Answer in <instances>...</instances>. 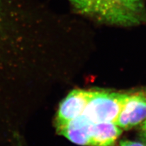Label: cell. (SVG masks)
<instances>
[{
  "instance_id": "5",
  "label": "cell",
  "mask_w": 146,
  "mask_h": 146,
  "mask_svg": "<svg viewBox=\"0 0 146 146\" xmlns=\"http://www.w3.org/2000/svg\"><path fill=\"white\" fill-rule=\"evenodd\" d=\"M146 120V95L129 94L115 124L120 129H129Z\"/></svg>"
},
{
  "instance_id": "9",
  "label": "cell",
  "mask_w": 146,
  "mask_h": 146,
  "mask_svg": "<svg viewBox=\"0 0 146 146\" xmlns=\"http://www.w3.org/2000/svg\"><path fill=\"white\" fill-rule=\"evenodd\" d=\"M143 129H144V131H146V120H145V121H144V123H143Z\"/></svg>"
},
{
  "instance_id": "7",
  "label": "cell",
  "mask_w": 146,
  "mask_h": 146,
  "mask_svg": "<svg viewBox=\"0 0 146 146\" xmlns=\"http://www.w3.org/2000/svg\"><path fill=\"white\" fill-rule=\"evenodd\" d=\"M122 133L115 123H92L90 129V146H113Z\"/></svg>"
},
{
  "instance_id": "4",
  "label": "cell",
  "mask_w": 146,
  "mask_h": 146,
  "mask_svg": "<svg viewBox=\"0 0 146 146\" xmlns=\"http://www.w3.org/2000/svg\"><path fill=\"white\" fill-rule=\"evenodd\" d=\"M94 91L74 89L61 102L56 119V127H60L81 116L92 98Z\"/></svg>"
},
{
  "instance_id": "8",
  "label": "cell",
  "mask_w": 146,
  "mask_h": 146,
  "mask_svg": "<svg viewBox=\"0 0 146 146\" xmlns=\"http://www.w3.org/2000/svg\"><path fill=\"white\" fill-rule=\"evenodd\" d=\"M118 146H146L144 144L137 141H129V140H122Z\"/></svg>"
},
{
  "instance_id": "3",
  "label": "cell",
  "mask_w": 146,
  "mask_h": 146,
  "mask_svg": "<svg viewBox=\"0 0 146 146\" xmlns=\"http://www.w3.org/2000/svg\"><path fill=\"white\" fill-rule=\"evenodd\" d=\"M129 95L94 91L82 115L91 123H115Z\"/></svg>"
},
{
  "instance_id": "1",
  "label": "cell",
  "mask_w": 146,
  "mask_h": 146,
  "mask_svg": "<svg viewBox=\"0 0 146 146\" xmlns=\"http://www.w3.org/2000/svg\"><path fill=\"white\" fill-rule=\"evenodd\" d=\"M40 11L34 0H0V121L18 110L27 35L38 22Z\"/></svg>"
},
{
  "instance_id": "2",
  "label": "cell",
  "mask_w": 146,
  "mask_h": 146,
  "mask_svg": "<svg viewBox=\"0 0 146 146\" xmlns=\"http://www.w3.org/2000/svg\"><path fill=\"white\" fill-rule=\"evenodd\" d=\"M76 13L98 23L130 27L146 24L145 0H68Z\"/></svg>"
},
{
  "instance_id": "6",
  "label": "cell",
  "mask_w": 146,
  "mask_h": 146,
  "mask_svg": "<svg viewBox=\"0 0 146 146\" xmlns=\"http://www.w3.org/2000/svg\"><path fill=\"white\" fill-rule=\"evenodd\" d=\"M91 123L83 115L78 116L65 125L56 128L60 135L79 145L90 146Z\"/></svg>"
},
{
  "instance_id": "10",
  "label": "cell",
  "mask_w": 146,
  "mask_h": 146,
  "mask_svg": "<svg viewBox=\"0 0 146 146\" xmlns=\"http://www.w3.org/2000/svg\"><path fill=\"white\" fill-rule=\"evenodd\" d=\"M145 94L146 95V90H145Z\"/></svg>"
}]
</instances>
